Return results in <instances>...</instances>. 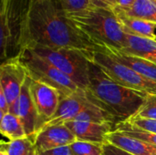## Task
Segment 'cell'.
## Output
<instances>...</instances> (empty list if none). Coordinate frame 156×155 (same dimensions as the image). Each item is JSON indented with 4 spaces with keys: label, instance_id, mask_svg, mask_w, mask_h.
<instances>
[{
    "label": "cell",
    "instance_id": "1",
    "mask_svg": "<svg viewBox=\"0 0 156 155\" xmlns=\"http://www.w3.org/2000/svg\"><path fill=\"white\" fill-rule=\"evenodd\" d=\"M19 44L21 50L43 47L90 55L98 48L71 23L56 0H29L20 21Z\"/></svg>",
    "mask_w": 156,
    "mask_h": 155
},
{
    "label": "cell",
    "instance_id": "17",
    "mask_svg": "<svg viewBox=\"0 0 156 155\" xmlns=\"http://www.w3.org/2000/svg\"><path fill=\"white\" fill-rule=\"evenodd\" d=\"M122 51L144 58L156 65V40L127 35V47Z\"/></svg>",
    "mask_w": 156,
    "mask_h": 155
},
{
    "label": "cell",
    "instance_id": "15",
    "mask_svg": "<svg viewBox=\"0 0 156 155\" xmlns=\"http://www.w3.org/2000/svg\"><path fill=\"white\" fill-rule=\"evenodd\" d=\"M21 51L19 37L13 32L3 16L1 0H0V65L16 58Z\"/></svg>",
    "mask_w": 156,
    "mask_h": 155
},
{
    "label": "cell",
    "instance_id": "35",
    "mask_svg": "<svg viewBox=\"0 0 156 155\" xmlns=\"http://www.w3.org/2000/svg\"><path fill=\"white\" fill-rule=\"evenodd\" d=\"M154 1H156V0H154Z\"/></svg>",
    "mask_w": 156,
    "mask_h": 155
},
{
    "label": "cell",
    "instance_id": "3",
    "mask_svg": "<svg viewBox=\"0 0 156 155\" xmlns=\"http://www.w3.org/2000/svg\"><path fill=\"white\" fill-rule=\"evenodd\" d=\"M65 15L97 48L106 47L122 50L127 47V35L123 32L113 9L90 5L86 9Z\"/></svg>",
    "mask_w": 156,
    "mask_h": 155
},
{
    "label": "cell",
    "instance_id": "5",
    "mask_svg": "<svg viewBox=\"0 0 156 155\" xmlns=\"http://www.w3.org/2000/svg\"><path fill=\"white\" fill-rule=\"evenodd\" d=\"M17 60L30 79L56 89L61 97L69 96L80 89L67 75L27 48L20 51Z\"/></svg>",
    "mask_w": 156,
    "mask_h": 155
},
{
    "label": "cell",
    "instance_id": "25",
    "mask_svg": "<svg viewBox=\"0 0 156 155\" xmlns=\"http://www.w3.org/2000/svg\"><path fill=\"white\" fill-rule=\"evenodd\" d=\"M131 124L134 125L138 129L143 131L155 133L156 134V121L155 120H149V119H142V118H130L126 120Z\"/></svg>",
    "mask_w": 156,
    "mask_h": 155
},
{
    "label": "cell",
    "instance_id": "26",
    "mask_svg": "<svg viewBox=\"0 0 156 155\" xmlns=\"http://www.w3.org/2000/svg\"><path fill=\"white\" fill-rule=\"evenodd\" d=\"M37 155H74V153L70 149V146H62L46 152L37 153Z\"/></svg>",
    "mask_w": 156,
    "mask_h": 155
},
{
    "label": "cell",
    "instance_id": "30",
    "mask_svg": "<svg viewBox=\"0 0 156 155\" xmlns=\"http://www.w3.org/2000/svg\"><path fill=\"white\" fill-rule=\"evenodd\" d=\"M0 109L5 112H8L9 111V106H8V101L6 100V97H5V91L0 84Z\"/></svg>",
    "mask_w": 156,
    "mask_h": 155
},
{
    "label": "cell",
    "instance_id": "14",
    "mask_svg": "<svg viewBox=\"0 0 156 155\" xmlns=\"http://www.w3.org/2000/svg\"><path fill=\"white\" fill-rule=\"evenodd\" d=\"M105 143L132 155H156V147L114 130L106 135Z\"/></svg>",
    "mask_w": 156,
    "mask_h": 155
},
{
    "label": "cell",
    "instance_id": "11",
    "mask_svg": "<svg viewBox=\"0 0 156 155\" xmlns=\"http://www.w3.org/2000/svg\"><path fill=\"white\" fill-rule=\"evenodd\" d=\"M75 141L76 137L71 131L62 124L40 129L35 137L34 143L37 153H42L62 146H69Z\"/></svg>",
    "mask_w": 156,
    "mask_h": 155
},
{
    "label": "cell",
    "instance_id": "32",
    "mask_svg": "<svg viewBox=\"0 0 156 155\" xmlns=\"http://www.w3.org/2000/svg\"><path fill=\"white\" fill-rule=\"evenodd\" d=\"M6 142L0 141V155H8L6 152Z\"/></svg>",
    "mask_w": 156,
    "mask_h": 155
},
{
    "label": "cell",
    "instance_id": "8",
    "mask_svg": "<svg viewBox=\"0 0 156 155\" xmlns=\"http://www.w3.org/2000/svg\"><path fill=\"white\" fill-rule=\"evenodd\" d=\"M91 103L92 101L89 99L86 90L82 89H79L77 91L69 96L60 97L56 112L41 126L40 129L53 125H62L68 122L73 121Z\"/></svg>",
    "mask_w": 156,
    "mask_h": 155
},
{
    "label": "cell",
    "instance_id": "19",
    "mask_svg": "<svg viewBox=\"0 0 156 155\" xmlns=\"http://www.w3.org/2000/svg\"><path fill=\"white\" fill-rule=\"evenodd\" d=\"M0 134L7 138L9 141H15L26 138V132L24 126L19 118L10 112L5 113L1 124Z\"/></svg>",
    "mask_w": 156,
    "mask_h": 155
},
{
    "label": "cell",
    "instance_id": "31",
    "mask_svg": "<svg viewBox=\"0 0 156 155\" xmlns=\"http://www.w3.org/2000/svg\"><path fill=\"white\" fill-rule=\"evenodd\" d=\"M135 0H115L116 6L122 7V8H127L130 7Z\"/></svg>",
    "mask_w": 156,
    "mask_h": 155
},
{
    "label": "cell",
    "instance_id": "9",
    "mask_svg": "<svg viewBox=\"0 0 156 155\" xmlns=\"http://www.w3.org/2000/svg\"><path fill=\"white\" fill-rule=\"evenodd\" d=\"M30 93L42 126L56 112L61 96L56 89L32 79H30Z\"/></svg>",
    "mask_w": 156,
    "mask_h": 155
},
{
    "label": "cell",
    "instance_id": "21",
    "mask_svg": "<svg viewBox=\"0 0 156 155\" xmlns=\"http://www.w3.org/2000/svg\"><path fill=\"white\" fill-rule=\"evenodd\" d=\"M6 152L8 155H37L34 142L27 137L9 141L6 144Z\"/></svg>",
    "mask_w": 156,
    "mask_h": 155
},
{
    "label": "cell",
    "instance_id": "22",
    "mask_svg": "<svg viewBox=\"0 0 156 155\" xmlns=\"http://www.w3.org/2000/svg\"><path fill=\"white\" fill-rule=\"evenodd\" d=\"M103 144L82 141H75L70 144L74 155H103Z\"/></svg>",
    "mask_w": 156,
    "mask_h": 155
},
{
    "label": "cell",
    "instance_id": "33",
    "mask_svg": "<svg viewBox=\"0 0 156 155\" xmlns=\"http://www.w3.org/2000/svg\"><path fill=\"white\" fill-rule=\"evenodd\" d=\"M4 115H5V112L0 109V124H1V122H2V119H3Z\"/></svg>",
    "mask_w": 156,
    "mask_h": 155
},
{
    "label": "cell",
    "instance_id": "29",
    "mask_svg": "<svg viewBox=\"0 0 156 155\" xmlns=\"http://www.w3.org/2000/svg\"><path fill=\"white\" fill-rule=\"evenodd\" d=\"M90 5L101 8L113 9L116 6L115 0H90Z\"/></svg>",
    "mask_w": 156,
    "mask_h": 155
},
{
    "label": "cell",
    "instance_id": "10",
    "mask_svg": "<svg viewBox=\"0 0 156 155\" xmlns=\"http://www.w3.org/2000/svg\"><path fill=\"white\" fill-rule=\"evenodd\" d=\"M16 115L21 121L27 138L34 142L37 132L41 127V121L38 117L36 106L30 93V78L27 76L17 100Z\"/></svg>",
    "mask_w": 156,
    "mask_h": 155
},
{
    "label": "cell",
    "instance_id": "13",
    "mask_svg": "<svg viewBox=\"0 0 156 155\" xmlns=\"http://www.w3.org/2000/svg\"><path fill=\"white\" fill-rule=\"evenodd\" d=\"M97 50H101L119 61L120 63L131 68L143 77L149 79L151 80L156 81V65L139 57L133 56L124 53L122 50L112 48H98Z\"/></svg>",
    "mask_w": 156,
    "mask_h": 155
},
{
    "label": "cell",
    "instance_id": "6",
    "mask_svg": "<svg viewBox=\"0 0 156 155\" xmlns=\"http://www.w3.org/2000/svg\"><path fill=\"white\" fill-rule=\"evenodd\" d=\"M91 61L100 66L115 82L127 89L156 95V81L146 79L108 54L95 50Z\"/></svg>",
    "mask_w": 156,
    "mask_h": 155
},
{
    "label": "cell",
    "instance_id": "24",
    "mask_svg": "<svg viewBox=\"0 0 156 155\" xmlns=\"http://www.w3.org/2000/svg\"><path fill=\"white\" fill-rule=\"evenodd\" d=\"M62 9V11L67 13L78 12L90 6V0H56Z\"/></svg>",
    "mask_w": 156,
    "mask_h": 155
},
{
    "label": "cell",
    "instance_id": "2",
    "mask_svg": "<svg viewBox=\"0 0 156 155\" xmlns=\"http://www.w3.org/2000/svg\"><path fill=\"white\" fill-rule=\"evenodd\" d=\"M86 92L93 103L113 117L116 124L135 115L147 96V93L121 86L91 60Z\"/></svg>",
    "mask_w": 156,
    "mask_h": 155
},
{
    "label": "cell",
    "instance_id": "27",
    "mask_svg": "<svg viewBox=\"0 0 156 155\" xmlns=\"http://www.w3.org/2000/svg\"><path fill=\"white\" fill-rule=\"evenodd\" d=\"M12 1L13 0H1L2 13L5 17V22L12 26L11 25V12H12Z\"/></svg>",
    "mask_w": 156,
    "mask_h": 155
},
{
    "label": "cell",
    "instance_id": "28",
    "mask_svg": "<svg viewBox=\"0 0 156 155\" xmlns=\"http://www.w3.org/2000/svg\"><path fill=\"white\" fill-rule=\"evenodd\" d=\"M102 147H103V155H132L108 143H104Z\"/></svg>",
    "mask_w": 156,
    "mask_h": 155
},
{
    "label": "cell",
    "instance_id": "16",
    "mask_svg": "<svg viewBox=\"0 0 156 155\" xmlns=\"http://www.w3.org/2000/svg\"><path fill=\"white\" fill-rule=\"evenodd\" d=\"M113 11L125 34L150 38L154 40L155 39L156 24L140 18L126 16L125 14H123L122 12L119 11L116 8H113Z\"/></svg>",
    "mask_w": 156,
    "mask_h": 155
},
{
    "label": "cell",
    "instance_id": "12",
    "mask_svg": "<svg viewBox=\"0 0 156 155\" xmlns=\"http://www.w3.org/2000/svg\"><path fill=\"white\" fill-rule=\"evenodd\" d=\"M64 125L71 131L77 141L101 144L105 143L106 135L114 129V125L111 122L97 123L84 121H70Z\"/></svg>",
    "mask_w": 156,
    "mask_h": 155
},
{
    "label": "cell",
    "instance_id": "7",
    "mask_svg": "<svg viewBox=\"0 0 156 155\" xmlns=\"http://www.w3.org/2000/svg\"><path fill=\"white\" fill-rule=\"evenodd\" d=\"M27 78V71L17 60V57L0 65V84L8 101V112L15 115L22 86Z\"/></svg>",
    "mask_w": 156,
    "mask_h": 155
},
{
    "label": "cell",
    "instance_id": "23",
    "mask_svg": "<svg viewBox=\"0 0 156 155\" xmlns=\"http://www.w3.org/2000/svg\"><path fill=\"white\" fill-rule=\"evenodd\" d=\"M133 117L156 121V95L147 94L144 103Z\"/></svg>",
    "mask_w": 156,
    "mask_h": 155
},
{
    "label": "cell",
    "instance_id": "18",
    "mask_svg": "<svg viewBox=\"0 0 156 155\" xmlns=\"http://www.w3.org/2000/svg\"><path fill=\"white\" fill-rule=\"evenodd\" d=\"M114 8L126 16L156 24V1L154 0H135L130 7L122 8L115 6Z\"/></svg>",
    "mask_w": 156,
    "mask_h": 155
},
{
    "label": "cell",
    "instance_id": "34",
    "mask_svg": "<svg viewBox=\"0 0 156 155\" xmlns=\"http://www.w3.org/2000/svg\"><path fill=\"white\" fill-rule=\"evenodd\" d=\"M154 40H156V37H155V39H154Z\"/></svg>",
    "mask_w": 156,
    "mask_h": 155
},
{
    "label": "cell",
    "instance_id": "20",
    "mask_svg": "<svg viewBox=\"0 0 156 155\" xmlns=\"http://www.w3.org/2000/svg\"><path fill=\"white\" fill-rule=\"evenodd\" d=\"M114 131L120 132L122 133H124L128 136H131L133 138H135L137 140H140L142 142H144L148 144H151L156 147V134L148 132L145 131H143L141 129H138L134 125L131 124L127 121L118 122L114 126Z\"/></svg>",
    "mask_w": 156,
    "mask_h": 155
},
{
    "label": "cell",
    "instance_id": "4",
    "mask_svg": "<svg viewBox=\"0 0 156 155\" xmlns=\"http://www.w3.org/2000/svg\"><path fill=\"white\" fill-rule=\"evenodd\" d=\"M27 48L67 75L80 89H88L89 64L93 54L90 55L69 48H49L43 47Z\"/></svg>",
    "mask_w": 156,
    "mask_h": 155
}]
</instances>
